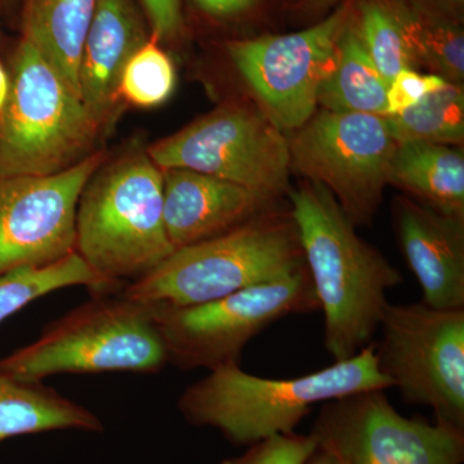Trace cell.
Listing matches in <instances>:
<instances>
[{
	"label": "cell",
	"instance_id": "obj_1",
	"mask_svg": "<svg viewBox=\"0 0 464 464\" xmlns=\"http://www.w3.org/2000/svg\"><path fill=\"white\" fill-rule=\"evenodd\" d=\"M289 198L324 315V347L334 362H343L373 343L389 304L387 292L404 277L356 234L328 188L308 182Z\"/></svg>",
	"mask_w": 464,
	"mask_h": 464
},
{
	"label": "cell",
	"instance_id": "obj_2",
	"mask_svg": "<svg viewBox=\"0 0 464 464\" xmlns=\"http://www.w3.org/2000/svg\"><path fill=\"white\" fill-rule=\"evenodd\" d=\"M390 389L392 384L378 368L373 342L350 359L290 380L257 377L239 364L221 366L183 391L179 409L194 426L218 430L235 445H252L295 432L317 404Z\"/></svg>",
	"mask_w": 464,
	"mask_h": 464
},
{
	"label": "cell",
	"instance_id": "obj_3",
	"mask_svg": "<svg viewBox=\"0 0 464 464\" xmlns=\"http://www.w3.org/2000/svg\"><path fill=\"white\" fill-rule=\"evenodd\" d=\"M304 267L290 210L275 209L212 239L174 250L121 295L150 307L197 306Z\"/></svg>",
	"mask_w": 464,
	"mask_h": 464
},
{
	"label": "cell",
	"instance_id": "obj_4",
	"mask_svg": "<svg viewBox=\"0 0 464 464\" xmlns=\"http://www.w3.org/2000/svg\"><path fill=\"white\" fill-rule=\"evenodd\" d=\"M75 250L118 286L140 279L174 252L164 225V173L136 152L93 174L76 209Z\"/></svg>",
	"mask_w": 464,
	"mask_h": 464
},
{
	"label": "cell",
	"instance_id": "obj_5",
	"mask_svg": "<svg viewBox=\"0 0 464 464\" xmlns=\"http://www.w3.org/2000/svg\"><path fill=\"white\" fill-rule=\"evenodd\" d=\"M110 293L45 326L29 346L0 360V373L43 382L57 374L158 373L166 348L148 304Z\"/></svg>",
	"mask_w": 464,
	"mask_h": 464
},
{
	"label": "cell",
	"instance_id": "obj_6",
	"mask_svg": "<svg viewBox=\"0 0 464 464\" xmlns=\"http://www.w3.org/2000/svg\"><path fill=\"white\" fill-rule=\"evenodd\" d=\"M100 124L32 42L14 57L0 114V176H50L84 159Z\"/></svg>",
	"mask_w": 464,
	"mask_h": 464
},
{
	"label": "cell",
	"instance_id": "obj_7",
	"mask_svg": "<svg viewBox=\"0 0 464 464\" xmlns=\"http://www.w3.org/2000/svg\"><path fill=\"white\" fill-rule=\"evenodd\" d=\"M150 307V306H149ZM169 364L215 371L239 364L244 348L277 320L320 311L308 268L197 306L150 307Z\"/></svg>",
	"mask_w": 464,
	"mask_h": 464
},
{
	"label": "cell",
	"instance_id": "obj_8",
	"mask_svg": "<svg viewBox=\"0 0 464 464\" xmlns=\"http://www.w3.org/2000/svg\"><path fill=\"white\" fill-rule=\"evenodd\" d=\"M375 342L378 368L408 404L464 432V308L387 304Z\"/></svg>",
	"mask_w": 464,
	"mask_h": 464
},
{
	"label": "cell",
	"instance_id": "obj_9",
	"mask_svg": "<svg viewBox=\"0 0 464 464\" xmlns=\"http://www.w3.org/2000/svg\"><path fill=\"white\" fill-rule=\"evenodd\" d=\"M161 170H195L276 199L288 188L289 141L265 112L227 103L154 143Z\"/></svg>",
	"mask_w": 464,
	"mask_h": 464
},
{
	"label": "cell",
	"instance_id": "obj_10",
	"mask_svg": "<svg viewBox=\"0 0 464 464\" xmlns=\"http://www.w3.org/2000/svg\"><path fill=\"white\" fill-rule=\"evenodd\" d=\"M396 148L384 116L325 110L289 142L290 169L328 188L356 227L374 218Z\"/></svg>",
	"mask_w": 464,
	"mask_h": 464
},
{
	"label": "cell",
	"instance_id": "obj_11",
	"mask_svg": "<svg viewBox=\"0 0 464 464\" xmlns=\"http://www.w3.org/2000/svg\"><path fill=\"white\" fill-rule=\"evenodd\" d=\"M387 390L324 402L314 424L317 449L337 464H462L464 432L399 413Z\"/></svg>",
	"mask_w": 464,
	"mask_h": 464
},
{
	"label": "cell",
	"instance_id": "obj_12",
	"mask_svg": "<svg viewBox=\"0 0 464 464\" xmlns=\"http://www.w3.org/2000/svg\"><path fill=\"white\" fill-rule=\"evenodd\" d=\"M350 16V5H342L304 32L228 43L235 66L283 132L299 130L313 118L320 87L337 60L338 36Z\"/></svg>",
	"mask_w": 464,
	"mask_h": 464
},
{
	"label": "cell",
	"instance_id": "obj_13",
	"mask_svg": "<svg viewBox=\"0 0 464 464\" xmlns=\"http://www.w3.org/2000/svg\"><path fill=\"white\" fill-rule=\"evenodd\" d=\"M101 152L50 176H0V276L76 252V209Z\"/></svg>",
	"mask_w": 464,
	"mask_h": 464
},
{
	"label": "cell",
	"instance_id": "obj_14",
	"mask_svg": "<svg viewBox=\"0 0 464 464\" xmlns=\"http://www.w3.org/2000/svg\"><path fill=\"white\" fill-rule=\"evenodd\" d=\"M274 201L195 170H164V225L174 250L212 239L273 212Z\"/></svg>",
	"mask_w": 464,
	"mask_h": 464
},
{
	"label": "cell",
	"instance_id": "obj_15",
	"mask_svg": "<svg viewBox=\"0 0 464 464\" xmlns=\"http://www.w3.org/2000/svg\"><path fill=\"white\" fill-rule=\"evenodd\" d=\"M396 230L406 264L439 310L464 308V219L451 218L402 198L395 206Z\"/></svg>",
	"mask_w": 464,
	"mask_h": 464
},
{
	"label": "cell",
	"instance_id": "obj_16",
	"mask_svg": "<svg viewBox=\"0 0 464 464\" xmlns=\"http://www.w3.org/2000/svg\"><path fill=\"white\" fill-rule=\"evenodd\" d=\"M148 41L130 0H97L79 70L82 102L101 125L111 114L125 63Z\"/></svg>",
	"mask_w": 464,
	"mask_h": 464
},
{
	"label": "cell",
	"instance_id": "obj_17",
	"mask_svg": "<svg viewBox=\"0 0 464 464\" xmlns=\"http://www.w3.org/2000/svg\"><path fill=\"white\" fill-rule=\"evenodd\" d=\"M389 183L440 215L464 219V157L459 150L441 143H398Z\"/></svg>",
	"mask_w": 464,
	"mask_h": 464
},
{
	"label": "cell",
	"instance_id": "obj_18",
	"mask_svg": "<svg viewBox=\"0 0 464 464\" xmlns=\"http://www.w3.org/2000/svg\"><path fill=\"white\" fill-rule=\"evenodd\" d=\"M63 430L101 432L103 426L93 411L42 382L0 373V442Z\"/></svg>",
	"mask_w": 464,
	"mask_h": 464
},
{
	"label": "cell",
	"instance_id": "obj_19",
	"mask_svg": "<svg viewBox=\"0 0 464 464\" xmlns=\"http://www.w3.org/2000/svg\"><path fill=\"white\" fill-rule=\"evenodd\" d=\"M97 0H27L24 38L81 99L79 70ZM82 100V99H81Z\"/></svg>",
	"mask_w": 464,
	"mask_h": 464
},
{
	"label": "cell",
	"instance_id": "obj_20",
	"mask_svg": "<svg viewBox=\"0 0 464 464\" xmlns=\"http://www.w3.org/2000/svg\"><path fill=\"white\" fill-rule=\"evenodd\" d=\"M389 83L369 56L359 27L348 18L337 42V60L317 96L328 111L386 116Z\"/></svg>",
	"mask_w": 464,
	"mask_h": 464
},
{
	"label": "cell",
	"instance_id": "obj_21",
	"mask_svg": "<svg viewBox=\"0 0 464 464\" xmlns=\"http://www.w3.org/2000/svg\"><path fill=\"white\" fill-rule=\"evenodd\" d=\"M401 24L406 42L417 61L449 83L462 84L464 34L462 27L420 3L390 0Z\"/></svg>",
	"mask_w": 464,
	"mask_h": 464
},
{
	"label": "cell",
	"instance_id": "obj_22",
	"mask_svg": "<svg viewBox=\"0 0 464 464\" xmlns=\"http://www.w3.org/2000/svg\"><path fill=\"white\" fill-rule=\"evenodd\" d=\"M84 285L93 295L116 285L103 279L78 253L44 267H23L0 276V323L30 302L67 286Z\"/></svg>",
	"mask_w": 464,
	"mask_h": 464
},
{
	"label": "cell",
	"instance_id": "obj_23",
	"mask_svg": "<svg viewBox=\"0 0 464 464\" xmlns=\"http://www.w3.org/2000/svg\"><path fill=\"white\" fill-rule=\"evenodd\" d=\"M398 143L423 141L462 143L464 139V91L462 84L447 83L426 94L417 105L400 114L384 116Z\"/></svg>",
	"mask_w": 464,
	"mask_h": 464
},
{
	"label": "cell",
	"instance_id": "obj_24",
	"mask_svg": "<svg viewBox=\"0 0 464 464\" xmlns=\"http://www.w3.org/2000/svg\"><path fill=\"white\" fill-rule=\"evenodd\" d=\"M356 24L369 56L387 83L402 70L417 65L390 0H362Z\"/></svg>",
	"mask_w": 464,
	"mask_h": 464
},
{
	"label": "cell",
	"instance_id": "obj_25",
	"mask_svg": "<svg viewBox=\"0 0 464 464\" xmlns=\"http://www.w3.org/2000/svg\"><path fill=\"white\" fill-rule=\"evenodd\" d=\"M176 85L172 60L157 44L146 41L125 63L118 85V99L140 108H154L169 99Z\"/></svg>",
	"mask_w": 464,
	"mask_h": 464
},
{
	"label": "cell",
	"instance_id": "obj_26",
	"mask_svg": "<svg viewBox=\"0 0 464 464\" xmlns=\"http://www.w3.org/2000/svg\"><path fill=\"white\" fill-rule=\"evenodd\" d=\"M240 457L228 458L219 464H306L317 450L313 433H277L249 445Z\"/></svg>",
	"mask_w": 464,
	"mask_h": 464
},
{
	"label": "cell",
	"instance_id": "obj_27",
	"mask_svg": "<svg viewBox=\"0 0 464 464\" xmlns=\"http://www.w3.org/2000/svg\"><path fill=\"white\" fill-rule=\"evenodd\" d=\"M447 83L440 75H422L413 69L402 70L389 84L386 116L400 114L417 105L426 94L445 87Z\"/></svg>",
	"mask_w": 464,
	"mask_h": 464
},
{
	"label": "cell",
	"instance_id": "obj_28",
	"mask_svg": "<svg viewBox=\"0 0 464 464\" xmlns=\"http://www.w3.org/2000/svg\"><path fill=\"white\" fill-rule=\"evenodd\" d=\"M155 41H172L182 29L181 2L179 0H141Z\"/></svg>",
	"mask_w": 464,
	"mask_h": 464
},
{
	"label": "cell",
	"instance_id": "obj_29",
	"mask_svg": "<svg viewBox=\"0 0 464 464\" xmlns=\"http://www.w3.org/2000/svg\"><path fill=\"white\" fill-rule=\"evenodd\" d=\"M198 7L212 16H234L248 11L257 0H194Z\"/></svg>",
	"mask_w": 464,
	"mask_h": 464
},
{
	"label": "cell",
	"instance_id": "obj_30",
	"mask_svg": "<svg viewBox=\"0 0 464 464\" xmlns=\"http://www.w3.org/2000/svg\"><path fill=\"white\" fill-rule=\"evenodd\" d=\"M9 88H11V82H9L5 70L0 65V114L5 110V103H7Z\"/></svg>",
	"mask_w": 464,
	"mask_h": 464
},
{
	"label": "cell",
	"instance_id": "obj_31",
	"mask_svg": "<svg viewBox=\"0 0 464 464\" xmlns=\"http://www.w3.org/2000/svg\"><path fill=\"white\" fill-rule=\"evenodd\" d=\"M306 464H337V462L331 454L317 449L316 453L307 460Z\"/></svg>",
	"mask_w": 464,
	"mask_h": 464
},
{
	"label": "cell",
	"instance_id": "obj_32",
	"mask_svg": "<svg viewBox=\"0 0 464 464\" xmlns=\"http://www.w3.org/2000/svg\"><path fill=\"white\" fill-rule=\"evenodd\" d=\"M340 0H307L308 5L313 8L328 7V5H335Z\"/></svg>",
	"mask_w": 464,
	"mask_h": 464
},
{
	"label": "cell",
	"instance_id": "obj_33",
	"mask_svg": "<svg viewBox=\"0 0 464 464\" xmlns=\"http://www.w3.org/2000/svg\"><path fill=\"white\" fill-rule=\"evenodd\" d=\"M439 2L448 3V5H462L463 0H439Z\"/></svg>",
	"mask_w": 464,
	"mask_h": 464
}]
</instances>
